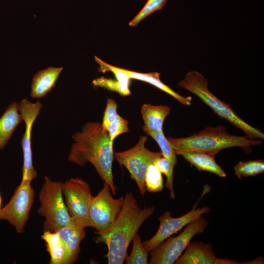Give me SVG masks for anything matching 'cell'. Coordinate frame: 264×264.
<instances>
[{
	"mask_svg": "<svg viewBox=\"0 0 264 264\" xmlns=\"http://www.w3.org/2000/svg\"><path fill=\"white\" fill-rule=\"evenodd\" d=\"M74 141L68 155V160L80 166L87 162L94 167L104 183L116 194L112 171L113 160V143L107 131L99 122H88L72 136Z\"/></svg>",
	"mask_w": 264,
	"mask_h": 264,
	"instance_id": "obj_1",
	"label": "cell"
},
{
	"mask_svg": "<svg viewBox=\"0 0 264 264\" xmlns=\"http://www.w3.org/2000/svg\"><path fill=\"white\" fill-rule=\"evenodd\" d=\"M154 207L142 209L132 192L124 197L122 206L110 229L96 238L108 248L106 257L109 264H122L133 238L142 223L154 212Z\"/></svg>",
	"mask_w": 264,
	"mask_h": 264,
	"instance_id": "obj_2",
	"label": "cell"
},
{
	"mask_svg": "<svg viewBox=\"0 0 264 264\" xmlns=\"http://www.w3.org/2000/svg\"><path fill=\"white\" fill-rule=\"evenodd\" d=\"M167 138L176 155L185 151H199L215 155L224 149L233 147L246 148L262 143L261 140L251 139L247 136L230 134L222 125L207 127L188 137L168 136Z\"/></svg>",
	"mask_w": 264,
	"mask_h": 264,
	"instance_id": "obj_3",
	"label": "cell"
},
{
	"mask_svg": "<svg viewBox=\"0 0 264 264\" xmlns=\"http://www.w3.org/2000/svg\"><path fill=\"white\" fill-rule=\"evenodd\" d=\"M208 81L197 70L188 72L178 85L198 97L218 116L225 119L234 126L243 131L251 139H264V133L241 119L232 110L230 105L219 99L208 88Z\"/></svg>",
	"mask_w": 264,
	"mask_h": 264,
	"instance_id": "obj_4",
	"label": "cell"
},
{
	"mask_svg": "<svg viewBox=\"0 0 264 264\" xmlns=\"http://www.w3.org/2000/svg\"><path fill=\"white\" fill-rule=\"evenodd\" d=\"M44 181L39 195L41 206L39 214L44 216V231L57 232L70 224L73 218L69 215L64 200L63 183L44 176Z\"/></svg>",
	"mask_w": 264,
	"mask_h": 264,
	"instance_id": "obj_5",
	"label": "cell"
},
{
	"mask_svg": "<svg viewBox=\"0 0 264 264\" xmlns=\"http://www.w3.org/2000/svg\"><path fill=\"white\" fill-rule=\"evenodd\" d=\"M208 224V221L202 216L190 222L179 235L168 238L151 250L148 264H174L192 238L203 232Z\"/></svg>",
	"mask_w": 264,
	"mask_h": 264,
	"instance_id": "obj_6",
	"label": "cell"
},
{
	"mask_svg": "<svg viewBox=\"0 0 264 264\" xmlns=\"http://www.w3.org/2000/svg\"><path fill=\"white\" fill-rule=\"evenodd\" d=\"M110 192V186L104 183L98 194L91 197L88 213L90 227H94L99 235L110 229L122 206L124 197L114 198Z\"/></svg>",
	"mask_w": 264,
	"mask_h": 264,
	"instance_id": "obj_7",
	"label": "cell"
},
{
	"mask_svg": "<svg viewBox=\"0 0 264 264\" xmlns=\"http://www.w3.org/2000/svg\"><path fill=\"white\" fill-rule=\"evenodd\" d=\"M147 140L146 136L141 135L134 147L114 154L116 161L129 171L143 197L146 190L144 179L148 167L156 158L162 156L161 152H152L147 149L145 146Z\"/></svg>",
	"mask_w": 264,
	"mask_h": 264,
	"instance_id": "obj_8",
	"label": "cell"
},
{
	"mask_svg": "<svg viewBox=\"0 0 264 264\" xmlns=\"http://www.w3.org/2000/svg\"><path fill=\"white\" fill-rule=\"evenodd\" d=\"M63 195L69 215L84 228L90 227L89 207L92 196L88 184L79 177L63 183Z\"/></svg>",
	"mask_w": 264,
	"mask_h": 264,
	"instance_id": "obj_9",
	"label": "cell"
},
{
	"mask_svg": "<svg viewBox=\"0 0 264 264\" xmlns=\"http://www.w3.org/2000/svg\"><path fill=\"white\" fill-rule=\"evenodd\" d=\"M34 191L31 181L22 179L9 202L0 209V220H6L18 233H22L34 201Z\"/></svg>",
	"mask_w": 264,
	"mask_h": 264,
	"instance_id": "obj_10",
	"label": "cell"
},
{
	"mask_svg": "<svg viewBox=\"0 0 264 264\" xmlns=\"http://www.w3.org/2000/svg\"><path fill=\"white\" fill-rule=\"evenodd\" d=\"M195 204L193 209L186 214L177 218H173L171 212L166 211L158 218L160 221L158 229L155 234L150 239L142 242L145 249L149 252L157 246L168 238L177 233L185 225L198 219L210 211L208 207L196 208Z\"/></svg>",
	"mask_w": 264,
	"mask_h": 264,
	"instance_id": "obj_11",
	"label": "cell"
},
{
	"mask_svg": "<svg viewBox=\"0 0 264 264\" xmlns=\"http://www.w3.org/2000/svg\"><path fill=\"white\" fill-rule=\"evenodd\" d=\"M43 105L39 101L33 103L26 99L18 103V110L25 124V130L22 139L23 164L22 169V179L30 181L37 176L33 165L31 146V130L33 123Z\"/></svg>",
	"mask_w": 264,
	"mask_h": 264,
	"instance_id": "obj_12",
	"label": "cell"
},
{
	"mask_svg": "<svg viewBox=\"0 0 264 264\" xmlns=\"http://www.w3.org/2000/svg\"><path fill=\"white\" fill-rule=\"evenodd\" d=\"M95 61L99 64V71L102 72H112L116 80L101 77L92 81L94 86H99L107 89L116 92L122 96L130 95L129 86L131 78L125 71L124 68L114 66L108 64L96 56Z\"/></svg>",
	"mask_w": 264,
	"mask_h": 264,
	"instance_id": "obj_13",
	"label": "cell"
},
{
	"mask_svg": "<svg viewBox=\"0 0 264 264\" xmlns=\"http://www.w3.org/2000/svg\"><path fill=\"white\" fill-rule=\"evenodd\" d=\"M57 232L66 249L68 264L74 263L78 258L80 243L85 236V228L73 218L70 224L61 227Z\"/></svg>",
	"mask_w": 264,
	"mask_h": 264,
	"instance_id": "obj_14",
	"label": "cell"
},
{
	"mask_svg": "<svg viewBox=\"0 0 264 264\" xmlns=\"http://www.w3.org/2000/svg\"><path fill=\"white\" fill-rule=\"evenodd\" d=\"M176 264H215L217 257L210 243L190 242Z\"/></svg>",
	"mask_w": 264,
	"mask_h": 264,
	"instance_id": "obj_15",
	"label": "cell"
},
{
	"mask_svg": "<svg viewBox=\"0 0 264 264\" xmlns=\"http://www.w3.org/2000/svg\"><path fill=\"white\" fill-rule=\"evenodd\" d=\"M170 110V108L166 105L143 104L141 112L144 122L143 129L144 132L147 135L163 132V123Z\"/></svg>",
	"mask_w": 264,
	"mask_h": 264,
	"instance_id": "obj_16",
	"label": "cell"
},
{
	"mask_svg": "<svg viewBox=\"0 0 264 264\" xmlns=\"http://www.w3.org/2000/svg\"><path fill=\"white\" fill-rule=\"evenodd\" d=\"M62 70V67H49L35 74L31 84L32 98H42L50 92L55 86Z\"/></svg>",
	"mask_w": 264,
	"mask_h": 264,
	"instance_id": "obj_17",
	"label": "cell"
},
{
	"mask_svg": "<svg viewBox=\"0 0 264 264\" xmlns=\"http://www.w3.org/2000/svg\"><path fill=\"white\" fill-rule=\"evenodd\" d=\"M178 155L182 157L199 171H206L223 177L224 171L216 163L214 155L199 151H185Z\"/></svg>",
	"mask_w": 264,
	"mask_h": 264,
	"instance_id": "obj_18",
	"label": "cell"
},
{
	"mask_svg": "<svg viewBox=\"0 0 264 264\" xmlns=\"http://www.w3.org/2000/svg\"><path fill=\"white\" fill-rule=\"evenodd\" d=\"M22 120L18 110V103L13 102L0 117V149L4 147Z\"/></svg>",
	"mask_w": 264,
	"mask_h": 264,
	"instance_id": "obj_19",
	"label": "cell"
},
{
	"mask_svg": "<svg viewBox=\"0 0 264 264\" xmlns=\"http://www.w3.org/2000/svg\"><path fill=\"white\" fill-rule=\"evenodd\" d=\"M131 79L140 80L148 83L159 89L169 94L183 105L189 106L191 104L192 98L191 96H182L166 85L161 82L160 79V74L158 72H151L143 73L125 69Z\"/></svg>",
	"mask_w": 264,
	"mask_h": 264,
	"instance_id": "obj_20",
	"label": "cell"
},
{
	"mask_svg": "<svg viewBox=\"0 0 264 264\" xmlns=\"http://www.w3.org/2000/svg\"><path fill=\"white\" fill-rule=\"evenodd\" d=\"M42 239L46 242L52 264H68L66 249L58 232L44 231Z\"/></svg>",
	"mask_w": 264,
	"mask_h": 264,
	"instance_id": "obj_21",
	"label": "cell"
},
{
	"mask_svg": "<svg viewBox=\"0 0 264 264\" xmlns=\"http://www.w3.org/2000/svg\"><path fill=\"white\" fill-rule=\"evenodd\" d=\"M234 173L238 178L255 176L264 171V161L262 159L240 161L234 167Z\"/></svg>",
	"mask_w": 264,
	"mask_h": 264,
	"instance_id": "obj_22",
	"label": "cell"
},
{
	"mask_svg": "<svg viewBox=\"0 0 264 264\" xmlns=\"http://www.w3.org/2000/svg\"><path fill=\"white\" fill-rule=\"evenodd\" d=\"M132 247L130 254L125 258L127 264H148V252L145 249L141 237L136 233L132 239Z\"/></svg>",
	"mask_w": 264,
	"mask_h": 264,
	"instance_id": "obj_23",
	"label": "cell"
},
{
	"mask_svg": "<svg viewBox=\"0 0 264 264\" xmlns=\"http://www.w3.org/2000/svg\"><path fill=\"white\" fill-rule=\"evenodd\" d=\"M144 181L146 190L150 193L158 192L163 189L162 173L154 164L148 166Z\"/></svg>",
	"mask_w": 264,
	"mask_h": 264,
	"instance_id": "obj_24",
	"label": "cell"
},
{
	"mask_svg": "<svg viewBox=\"0 0 264 264\" xmlns=\"http://www.w3.org/2000/svg\"><path fill=\"white\" fill-rule=\"evenodd\" d=\"M159 171L164 174L166 177L165 187L169 189L170 192V197L172 199L175 198V191L173 187V170L174 167L167 158L161 156L156 158L153 162Z\"/></svg>",
	"mask_w": 264,
	"mask_h": 264,
	"instance_id": "obj_25",
	"label": "cell"
},
{
	"mask_svg": "<svg viewBox=\"0 0 264 264\" xmlns=\"http://www.w3.org/2000/svg\"><path fill=\"white\" fill-rule=\"evenodd\" d=\"M148 135L154 138L158 144L161 149L162 156L169 160L173 166L175 167L177 162L176 154L163 132L151 133Z\"/></svg>",
	"mask_w": 264,
	"mask_h": 264,
	"instance_id": "obj_26",
	"label": "cell"
},
{
	"mask_svg": "<svg viewBox=\"0 0 264 264\" xmlns=\"http://www.w3.org/2000/svg\"><path fill=\"white\" fill-rule=\"evenodd\" d=\"M167 0H148L138 14L129 23V25H137L143 19L153 12L160 10L165 5Z\"/></svg>",
	"mask_w": 264,
	"mask_h": 264,
	"instance_id": "obj_27",
	"label": "cell"
},
{
	"mask_svg": "<svg viewBox=\"0 0 264 264\" xmlns=\"http://www.w3.org/2000/svg\"><path fill=\"white\" fill-rule=\"evenodd\" d=\"M128 124L127 119L119 115L109 125L107 131L111 142L119 135L129 132Z\"/></svg>",
	"mask_w": 264,
	"mask_h": 264,
	"instance_id": "obj_28",
	"label": "cell"
},
{
	"mask_svg": "<svg viewBox=\"0 0 264 264\" xmlns=\"http://www.w3.org/2000/svg\"><path fill=\"white\" fill-rule=\"evenodd\" d=\"M117 104L114 100L109 98L107 99L106 107L104 113L102 127L107 130L109 125L118 116L117 112Z\"/></svg>",
	"mask_w": 264,
	"mask_h": 264,
	"instance_id": "obj_29",
	"label": "cell"
},
{
	"mask_svg": "<svg viewBox=\"0 0 264 264\" xmlns=\"http://www.w3.org/2000/svg\"><path fill=\"white\" fill-rule=\"evenodd\" d=\"M0 204H1V198L0 196Z\"/></svg>",
	"mask_w": 264,
	"mask_h": 264,
	"instance_id": "obj_30",
	"label": "cell"
}]
</instances>
